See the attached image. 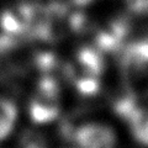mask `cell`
Masks as SVG:
<instances>
[{"instance_id":"6da1fadb","label":"cell","mask_w":148,"mask_h":148,"mask_svg":"<svg viewBox=\"0 0 148 148\" xmlns=\"http://www.w3.org/2000/svg\"><path fill=\"white\" fill-rule=\"evenodd\" d=\"M69 83L79 94L91 96L101 85L104 59L98 48L85 47L79 49L64 69Z\"/></svg>"},{"instance_id":"7a4b0ae2","label":"cell","mask_w":148,"mask_h":148,"mask_svg":"<svg viewBox=\"0 0 148 148\" xmlns=\"http://www.w3.org/2000/svg\"><path fill=\"white\" fill-rule=\"evenodd\" d=\"M120 69L128 90L138 98L148 96V40L133 41L122 49Z\"/></svg>"},{"instance_id":"3957f363","label":"cell","mask_w":148,"mask_h":148,"mask_svg":"<svg viewBox=\"0 0 148 148\" xmlns=\"http://www.w3.org/2000/svg\"><path fill=\"white\" fill-rule=\"evenodd\" d=\"M61 112V90L58 82L45 75L37 83L30 101V116L36 123H47L56 120Z\"/></svg>"},{"instance_id":"277c9868","label":"cell","mask_w":148,"mask_h":148,"mask_svg":"<svg viewBox=\"0 0 148 148\" xmlns=\"http://www.w3.org/2000/svg\"><path fill=\"white\" fill-rule=\"evenodd\" d=\"M72 140L79 148H115L117 136L108 125L88 122L74 130Z\"/></svg>"},{"instance_id":"5b68a950","label":"cell","mask_w":148,"mask_h":148,"mask_svg":"<svg viewBox=\"0 0 148 148\" xmlns=\"http://www.w3.org/2000/svg\"><path fill=\"white\" fill-rule=\"evenodd\" d=\"M128 34V22L125 18H114L96 31L95 48L103 52H115L123 46Z\"/></svg>"},{"instance_id":"8992f818","label":"cell","mask_w":148,"mask_h":148,"mask_svg":"<svg viewBox=\"0 0 148 148\" xmlns=\"http://www.w3.org/2000/svg\"><path fill=\"white\" fill-rule=\"evenodd\" d=\"M127 125L133 138L148 147V109L141 108L127 121Z\"/></svg>"},{"instance_id":"52a82bcc","label":"cell","mask_w":148,"mask_h":148,"mask_svg":"<svg viewBox=\"0 0 148 148\" xmlns=\"http://www.w3.org/2000/svg\"><path fill=\"white\" fill-rule=\"evenodd\" d=\"M16 119V108L11 101L0 99V140L11 131Z\"/></svg>"},{"instance_id":"ba28073f","label":"cell","mask_w":148,"mask_h":148,"mask_svg":"<svg viewBox=\"0 0 148 148\" xmlns=\"http://www.w3.org/2000/svg\"><path fill=\"white\" fill-rule=\"evenodd\" d=\"M20 148H47L45 138L35 131H27L21 138Z\"/></svg>"}]
</instances>
